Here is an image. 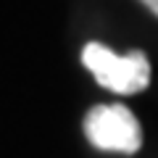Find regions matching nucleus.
Returning a JSON list of instances; mask_svg holds the SVG:
<instances>
[{
  "label": "nucleus",
  "mask_w": 158,
  "mask_h": 158,
  "mask_svg": "<svg viewBox=\"0 0 158 158\" xmlns=\"http://www.w3.org/2000/svg\"><path fill=\"white\" fill-rule=\"evenodd\" d=\"M85 135L100 150L135 156L142 148V129L135 113L121 103L95 106L85 116Z\"/></svg>",
  "instance_id": "obj_2"
},
{
  "label": "nucleus",
  "mask_w": 158,
  "mask_h": 158,
  "mask_svg": "<svg viewBox=\"0 0 158 158\" xmlns=\"http://www.w3.org/2000/svg\"><path fill=\"white\" fill-rule=\"evenodd\" d=\"M82 63L92 71L98 85L116 95H135L150 85V61L140 50L116 56L100 42H87L82 50Z\"/></svg>",
  "instance_id": "obj_1"
},
{
  "label": "nucleus",
  "mask_w": 158,
  "mask_h": 158,
  "mask_svg": "<svg viewBox=\"0 0 158 158\" xmlns=\"http://www.w3.org/2000/svg\"><path fill=\"white\" fill-rule=\"evenodd\" d=\"M142 3H145V6H148V8H150V11L158 16V0H142Z\"/></svg>",
  "instance_id": "obj_3"
}]
</instances>
